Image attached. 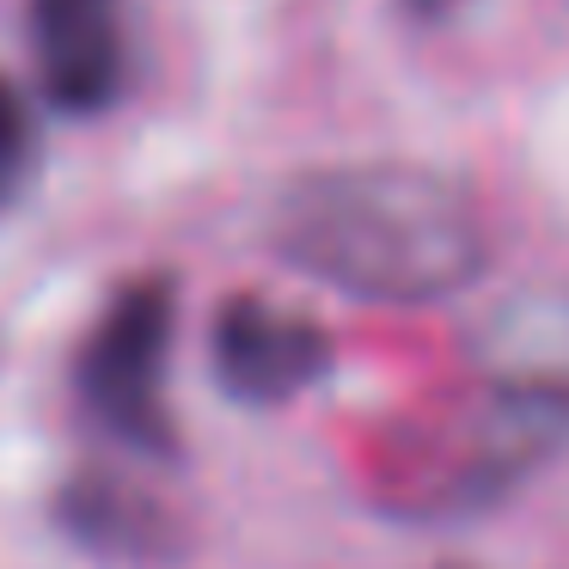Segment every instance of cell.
I'll list each match as a JSON object with an SVG mask.
<instances>
[{
	"mask_svg": "<svg viewBox=\"0 0 569 569\" xmlns=\"http://www.w3.org/2000/svg\"><path fill=\"white\" fill-rule=\"evenodd\" d=\"M31 56L56 111H111L129 74L123 0H31Z\"/></svg>",
	"mask_w": 569,
	"mask_h": 569,
	"instance_id": "cell-4",
	"label": "cell"
},
{
	"mask_svg": "<svg viewBox=\"0 0 569 569\" xmlns=\"http://www.w3.org/2000/svg\"><path fill=\"white\" fill-rule=\"evenodd\" d=\"M331 368L325 325L270 307L263 295H233L214 319V380L239 405H282Z\"/></svg>",
	"mask_w": 569,
	"mask_h": 569,
	"instance_id": "cell-3",
	"label": "cell"
},
{
	"mask_svg": "<svg viewBox=\"0 0 569 569\" xmlns=\"http://www.w3.org/2000/svg\"><path fill=\"white\" fill-rule=\"evenodd\" d=\"M31 166H38V123H31L19 87L0 74V209L26 190Z\"/></svg>",
	"mask_w": 569,
	"mask_h": 569,
	"instance_id": "cell-6",
	"label": "cell"
},
{
	"mask_svg": "<svg viewBox=\"0 0 569 569\" xmlns=\"http://www.w3.org/2000/svg\"><path fill=\"white\" fill-rule=\"evenodd\" d=\"M405 7H410L417 19H441V13H453L459 0H405Z\"/></svg>",
	"mask_w": 569,
	"mask_h": 569,
	"instance_id": "cell-7",
	"label": "cell"
},
{
	"mask_svg": "<svg viewBox=\"0 0 569 569\" xmlns=\"http://www.w3.org/2000/svg\"><path fill=\"white\" fill-rule=\"evenodd\" d=\"M270 239L295 270L361 300H441L478 276L483 227L466 190L422 166H331L282 190Z\"/></svg>",
	"mask_w": 569,
	"mask_h": 569,
	"instance_id": "cell-1",
	"label": "cell"
},
{
	"mask_svg": "<svg viewBox=\"0 0 569 569\" xmlns=\"http://www.w3.org/2000/svg\"><path fill=\"white\" fill-rule=\"evenodd\" d=\"M172 276H136L111 295L92 337L80 343V398L136 453H178L166 410V356H172Z\"/></svg>",
	"mask_w": 569,
	"mask_h": 569,
	"instance_id": "cell-2",
	"label": "cell"
},
{
	"mask_svg": "<svg viewBox=\"0 0 569 569\" xmlns=\"http://www.w3.org/2000/svg\"><path fill=\"white\" fill-rule=\"evenodd\" d=\"M56 515H62V527L74 539L99 545V551H141V545H153V508L111 478H74L56 496Z\"/></svg>",
	"mask_w": 569,
	"mask_h": 569,
	"instance_id": "cell-5",
	"label": "cell"
}]
</instances>
